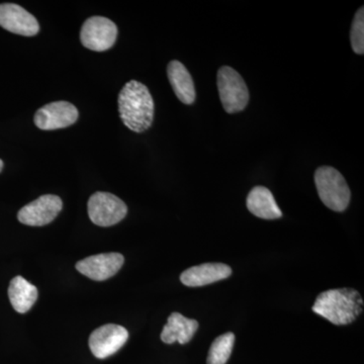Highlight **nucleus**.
I'll return each mask as SVG.
<instances>
[{
    "instance_id": "1",
    "label": "nucleus",
    "mask_w": 364,
    "mask_h": 364,
    "mask_svg": "<svg viewBox=\"0 0 364 364\" xmlns=\"http://www.w3.org/2000/svg\"><path fill=\"white\" fill-rule=\"evenodd\" d=\"M119 117L127 128L143 133L152 126L155 105L147 86L136 80L124 85L117 98Z\"/></svg>"
},
{
    "instance_id": "2",
    "label": "nucleus",
    "mask_w": 364,
    "mask_h": 364,
    "mask_svg": "<svg viewBox=\"0 0 364 364\" xmlns=\"http://www.w3.org/2000/svg\"><path fill=\"white\" fill-rule=\"evenodd\" d=\"M313 311L332 324H350L363 313V296L353 289H329L318 294Z\"/></svg>"
},
{
    "instance_id": "3",
    "label": "nucleus",
    "mask_w": 364,
    "mask_h": 364,
    "mask_svg": "<svg viewBox=\"0 0 364 364\" xmlns=\"http://www.w3.org/2000/svg\"><path fill=\"white\" fill-rule=\"evenodd\" d=\"M315 183L326 207L335 212H344L348 208L350 189L338 170L330 166L320 167L315 173Z\"/></svg>"
},
{
    "instance_id": "4",
    "label": "nucleus",
    "mask_w": 364,
    "mask_h": 364,
    "mask_svg": "<svg viewBox=\"0 0 364 364\" xmlns=\"http://www.w3.org/2000/svg\"><path fill=\"white\" fill-rule=\"evenodd\" d=\"M218 90L223 107L228 114L245 109L249 102V91L240 74L229 66H223L218 71Z\"/></svg>"
},
{
    "instance_id": "5",
    "label": "nucleus",
    "mask_w": 364,
    "mask_h": 364,
    "mask_svg": "<svg viewBox=\"0 0 364 364\" xmlns=\"http://www.w3.org/2000/svg\"><path fill=\"white\" fill-rule=\"evenodd\" d=\"M88 215L93 224L100 227H111L124 219L128 213L126 203L117 196L97 191L88 200Z\"/></svg>"
},
{
    "instance_id": "6",
    "label": "nucleus",
    "mask_w": 364,
    "mask_h": 364,
    "mask_svg": "<svg viewBox=\"0 0 364 364\" xmlns=\"http://www.w3.org/2000/svg\"><path fill=\"white\" fill-rule=\"evenodd\" d=\"M117 37L116 23L104 16H91L81 28V43L91 51H107L116 43Z\"/></svg>"
},
{
    "instance_id": "7",
    "label": "nucleus",
    "mask_w": 364,
    "mask_h": 364,
    "mask_svg": "<svg viewBox=\"0 0 364 364\" xmlns=\"http://www.w3.org/2000/svg\"><path fill=\"white\" fill-rule=\"evenodd\" d=\"M78 109L68 102H54L44 105L36 112L33 123L43 131L68 128L77 122Z\"/></svg>"
},
{
    "instance_id": "8",
    "label": "nucleus",
    "mask_w": 364,
    "mask_h": 364,
    "mask_svg": "<svg viewBox=\"0 0 364 364\" xmlns=\"http://www.w3.org/2000/svg\"><path fill=\"white\" fill-rule=\"evenodd\" d=\"M63 203L59 196L45 195L25 205L18 214V221L26 226L42 227L56 219Z\"/></svg>"
},
{
    "instance_id": "9",
    "label": "nucleus",
    "mask_w": 364,
    "mask_h": 364,
    "mask_svg": "<svg viewBox=\"0 0 364 364\" xmlns=\"http://www.w3.org/2000/svg\"><path fill=\"white\" fill-rule=\"evenodd\" d=\"M128 338L126 328L116 324L104 325L91 333L90 348L95 358L105 359L119 351Z\"/></svg>"
},
{
    "instance_id": "10",
    "label": "nucleus",
    "mask_w": 364,
    "mask_h": 364,
    "mask_svg": "<svg viewBox=\"0 0 364 364\" xmlns=\"http://www.w3.org/2000/svg\"><path fill=\"white\" fill-rule=\"evenodd\" d=\"M124 262V256L119 253L97 254L78 261L76 269L88 279L104 282L116 275Z\"/></svg>"
},
{
    "instance_id": "11",
    "label": "nucleus",
    "mask_w": 364,
    "mask_h": 364,
    "mask_svg": "<svg viewBox=\"0 0 364 364\" xmlns=\"http://www.w3.org/2000/svg\"><path fill=\"white\" fill-rule=\"evenodd\" d=\"M0 26L23 37H33L40 31L37 18L16 4H0Z\"/></svg>"
},
{
    "instance_id": "12",
    "label": "nucleus",
    "mask_w": 364,
    "mask_h": 364,
    "mask_svg": "<svg viewBox=\"0 0 364 364\" xmlns=\"http://www.w3.org/2000/svg\"><path fill=\"white\" fill-rule=\"evenodd\" d=\"M231 274V267L224 263H203L182 272L181 280L186 287H203L226 279Z\"/></svg>"
},
{
    "instance_id": "13",
    "label": "nucleus",
    "mask_w": 364,
    "mask_h": 364,
    "mask_svg": "<svg viewBox=\"0 0 364 364\" xmlns=\"http://www.w3.org/2000/svg\"><path fill=\"white\" fill-rule=\"evenodd\" d=\"M198 329V321L184 317L179 313H172L167 324L163 328L161 340L166 344H173L176 342L186 344L193 339Z\"/></svg>"
},
{
    "instance_id": "14",
    "label": "nucleus",
    "mask_w": 364,
    "mask_h": 364,
    "mask_svg": "<svg viewBox=\"0 0 364 364\" xmlns=\"http://www.w3.org/2000/svg\"><path fill=\"white\" fill-rule=\"evenodd\" d=\"M167 75L172 90L182 104L193 105L196 97L195 83L186 67L173 60L167 67Z\"/></svg>"
},
{
    "instance_id": "15",
    "label": "nucleus",
    "mask_w": 364,
    "mask_h": 364,
    "mask_svg": "<svg viewBox=\"0 0 364 364\" xmlns=\"http://www.w3.org/2000/svg\"><path fill=\"white\" fill-rule=\"evenodd\" d=\"M246 205L251 214L261 219L275 220L282 217L272 191L264 186H255L249 193Z\"/></svg>"
},
{
    "instance_id": "16",
    "label": "nucleus",
    "mask_w": 364,
    "mask_h": 364,
    "mask_svg": "<svg viewBox=\"0 0 364 364\" xmlns=\"http://www.w3.org/2000/svg\"><path fill=\"white\" fill-rule=\"evenodd\" d=\"M9 298L16 312L25 314L35 305L38 289L23 277H16L9 284Z\"/></svg>"
},
{
    "instance_id": "17",
    "label": "nucleus",
    "mask_w": 364,
    "mask_h": 364,
    "mask_svg": "<svg viewBox=\"0 0 364 364\" xmlns=\"http://www.w3.org/2000/svg\"><path fill=\"white\" fill-rule=\"evenodd\" d=\"M235 343L233 333L221 335L213 342L208 351V364H226L231 356Z\"/></svg>"
},
{
    "instance_id": "18",
    "label": "nucleus",
    "mask_w": 364,
    "mask_h": 364,
    "mask_svg": "<svg viewBox=\"0 0 364 364\" xmlns=\"http://www.w3.org/2000/svg\"><path fill=\"white\" fill-rule=\"evenodd\" d=\"M351 47L354 53L363 55L364 53V9L361 7L353 18L350 32Z\"/></svg>"
},
{
    "instance_id": "19",
    "label": "nucleus",
    "mask_w": 364,
    "mask_h": 364,
    "mask_svg": "<svg viewBox=\"0 0 364 364\" xmlns=\"http://www.w3.org/2000/svg\"><path fill=\"white\" fill-rule=\"evenodd\" d=\"M2 169H4V161H2L1 159H0V172L2 171Z\"/></svg>"
}]
</instances>
